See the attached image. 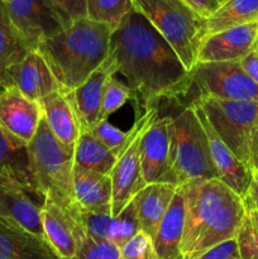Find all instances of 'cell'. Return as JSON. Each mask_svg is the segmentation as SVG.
Listing matches in <instances>:
<instances>
[{"label":"cell","instance_id":"6da1fadb","mask_svg":"<svg viewBox=\"0 0 258 259\" xmlns=\"http://www.w3.org/2000/svg\"><path fill=\"white\" fill-rule=\"evenodd\" d=\"M106 60L146 108L191 90V76L174 48L134 8L111 32Z\"/></svg>","mask_w":258,"mask_h":259},{"label":"cell","instance_id":"7a4b0ae2","mask_svg":"<svg viewBox=\"0 0 258 259\" xmlns=\"http://www.w3.org/2000/svg\"><path fill=\"white\" fill-rule=\"evenodd\" d=\"M179 190L185 207L182 259H196L215 245L237 238L247 210L237 192L219 179L196 180Z\"/></svg>","mask_w":258,"mask_h":259},{"label":"cell","instance_id":"3957f363","mask_svg":"<svg viewBox=\"0 0 258 259\" xmlns=\"http://www.w3.org/2000/svg\"><path fill=\"white\" fill-rule=\"evenodd\" d=\"M111 32L108 25L82 18L40 42L37 51L50 66L61 89L72 91L106 60Z\"/></svg>","mask_w":258,"mask_h":259},{"label":"cell","instance_id":"277c9868","mask_svg":"<svg viewBox=\"0 0 258 259\" xmlns=\"http://www.w3.org/2000/svg\"><path fill=\"white\" fill-rule=\"evenodd\" d=\"M75 147L61 143L42 116L34 137L28 144L30 175L34 186L47 201L67 210L73 200Z\"/></svg>","mask_w":258,"mask_h":259},{"label":"cell","instance_id":"5b68a950","mask_svg":"<svg viewBox=\"0 0 258 259\" xmlns=\"http://www.w3.org/2000/svg\"><path fill=\"white\" fill-rule=\"evenodd\" d=\"M133 8L174 48L190 72L196 66L200 45L206 35V19L182 0H133Z\"/></svg>","mask_w":258,"mask_h":259},{"label":"cell","instance_id":"8992f818","mask_svg":"<svg viewBox=\"0 0 258 259\" xmlns=\"http://www.w3.org/2000/svg\"><path fill=\"white\" fill-rule=\"evenodd\" d=\"M169 164L177 187L196 180L219 179L212 163L205 129L192 104L171 119Z\"/></svg>","mask_w":258,"mask_h":259},{"label":"cell","instance_id":"52a82bcc","mask_svg":"<svg viewBox=\"0 0 258 259\" xmlns=\"http://www.w3.org/2000/svg\"><path fill=\"white\" fill-rule=\"evenodd\" d=\"M196 104L218 136L245 166H250V144L258 125V101L197 98Z\"/></svg>","mask_w":258,"mask_h":259},{"label":"cell","instance_id":"ba28073f","mask_svg":"<svg viewBox=\"0 0 258 259\" xmlns=\"http://www.w3.org/2000/svg\"><path fill=\"white\" fill-rule=\"evenodd\" d=\"M158 116L157 106H148L143 115L137 114L128 137L116 154V161L110 172L113 200L111 217H118L121 210L132 202L136 195L146 186L142 176L141 146L142 138L154 119Z\"/></svg>","mask_w":258,"mask_h":259},{"label":"cell","instance_id":"9c48e42d","mask_svg":"<svg viewBox=\"0 0 258 259\" xmlns=\"http://www.w3.org/2000/svg\"><path fill=\"white\" fill-rule=\"evenodd\" d=\"M190 76L197 98L258 101V85L245 73L239 61L197 62Z\"/></svg>","mask_w":258,"mask_h":259},{"label":"cell","instance_id":"30bf717a","mask_svg":"<svg viewBox=\"0 0 258 259\" xmlns=\"http://www.w3.org/2000/svg\"><path fill=\"white\" fill-rule=\"evenodd\" d=\"M10 23L30 50L67 27L48 0H2Z\"/></svg>","mask_w":258,"mask_h":259},{"label":"cell","instance_id":"8fae6325","mask_svg":"<svg viewBox=\"0 0 258 259\" xmlns=\"http://www.w3.org/2000/svg\"><path fill=\"white\" fill-rule=\"evenodd\" d=\"M45 202L38 190L14 181H0V222L47 242L42 224Z\"/></svg>","mask_w":258,"mask_h":259},{"label":"cell","instance_id":"7c38bea8","mask_svg":"<svg viewBox=\"0 0 258 259\" xmlns=\"http://www.w3.org/2000/svg\"><path fill=\"white\" fill-rule=\"evenodd\" d=\"M171 116L154 119L142 138V176L146 185L172 184L177 186L169 164V123Z\"/></svg>","mask_w":258,"mask_h":259},{"label":"cell","instance_id":"4fadbf2b","mask_svg":"<svg viewBox=\"0 0 258 259\" xmlns=\"http://www.w3.org/2000/svg\"><path fill=\"white\" fill-rule=\"evenodd\" d=\"M38 101L25 98L14 86L0 88V129L29 144L42 119Z\"/></svg>","mask_w":258,"mask_h":259},{"label":"cell","instance_id":"5bb4252c","mask_svg":"<svg viewBox=\"0 0 258 259\" xmlns=\"http://www.w3.org/2000/svg\"><path fill=\"white\" fill-rule=\"evenodd\" d=\"M257 40L258 22L211 33L201 40L197 62L240 61L254 50Z\"/></svg>","mask_w":258,"mask_h":259},{"label":"cell","instance_id":"9a60e30c","mask_svg":"<svg viewBox=\"0 0 258 259\" xmlns=\"http://www.w3.org/2000/svg\"><path fill=\"white\" fill-rule=\"evenodd\" d=\"M191 104L194 106L197 118L201 121L205 129L212 163L217 169L219 180L244 200L248 189L250 186V182H252L253 171L244 163H242L235 157V154L230 151L229 147L223 142V139L218 136L201 109L192 101Z\"/></svg>","mask_w":258,"mask_h":259},{"label":"cell","instance_id":"2e32d148","mask_svg":"<svg viewBox=\"0 0 258 259\" xmlns=\"http://www.w3.org/2000/svg\"><path fill=\"white\" fill-rule=\"evenodd\" d=\"M7 86H14L25 98L38 103L61 89L52 70L37 50L30 51L13 70Z\"/></svg>","mask_w":258,"mask_h":259},{"label":"cell","instance_id":"e0dca14e","mask_svg":"<svg viewBox=\"0 0 258 259\" xmlns=\"http://www.w3.org/2000/svg\"><path fill=\"white\" fill-rule=\"evenodd\" d=\"M115 75L108 60L94 71L78 88L72 91H65L77 115L81 129H89L100 121L104 89L109 76Z\"/></svg>","mask_w":258,"mask_h":259},{"label":"cell","instance_id":"ac0fdd59","mask_svg":"<svg viewBox=\"0 0 258 259\" xmlns=\"http://www.w3.org/2000/svg\"><path fill=\"white\" fill-rule=\"evenodd\" d=\"M73 204L91 214H111L113 186L109 175L73 166Z\"/></svg>","mask_w":258,"mask_h":259},{"label":"cell","instance_id":"d6986e66","mask_svg":"<svg viewBox=\"0 0 258 259\" xmlns=\"http://www.w3.org/2000/svg\"><path fill=\"white\" fill-rule=\"evenodd\" d=\"M176 191L177 186L172 184H149L132 200L136 206L141 230L149 235L152 240L157 235Z\"/></svg>","mask_w":258,"mask_h":259},{"label":"cell","instance_id":"ffe728a7","mask_svg":"<svg viewBox=\"0 0 258 259\" xmlns=\"http://www.w3.org/2000/svg\"><path fill=\"white\" fill-rule=\"evenodd\" d=\"M42 224L46 239L56 254L61 259H75L77 227L67 210L46 200L42 209Z\"/></svg>","mask_w":258,"mask_h":259},{"label":"cell","instance_id":"44dd1931","mask_svg":"<svg viewBox=\"0 0 258 259\" xmlns=\"http://www.w3.org/2000/svg\"><path fill=\"white\" fill-rule=\"evenodd\" d=\"M42 114L53 136L66 146L75 147L81 132L80 123L72 104L62 89L39 101Z\"/></svg>","mask_w":258,"mask_h":259},{"label":"cell","instance_id":"7402d4cb","mask_svg":"<svg viewBox=\"0 0 258 259\" xmlns=\"http://www.w3.org/2000/svg\"><path fill=\"white\" fill-rule=\"evenodd\" d=\"M0 259H61L48 242L0 222Z\"/></svg>","mask_w":258,"mask_h":259},{"label":"cell","instance_id":"603a6c76","mask_svg":"<svg viewBox=\"0 0 258 259\" xmlns=\"http://www.w3.org/2000/svg\"><path fill=\"white\" fill-rule=\"evenodd\" d=\"M184 197L177 187L172 204L153 239V259H182L180 252L184 229Z\"/></svg>","mask_w":258,"mask_h":259},{"label":"cell","instance_id":"cb8c5ba5","mask_svg":"<svg viewBox=\"0 0 258 259\" xmlns=\"http://www.w3.org/2000/svg\"><path fill=\"white\" fill-rule=\"evenodd\" d=\"M0 181H14L35 189L30 175L28 144L3 129H0Z\"/></svg>","mask_w":258,"mask_h":259},{"label":"cell","instance_id":"d4e9b609","mask_svg":"<svg viewBox=\"0 0 258 259\" xmlns=\"http://www.w3.org/2000/svg\"><path fill=\"white\" fill-rule=\"evenodd\" d=\"M10 23L4 4L0 0V86H7L13 70L30 52Z\"/></svg>","mask_w":258,"mask_h":259},{"label":"cell","instance_id":"484cf974","mask_svg":"<svg viewBox=\"0 0 258 259\" xmlns=\"http://www.w3.org/2000/svg\"><path fill=\"white\" fill-rule=\"evenodd\" d=\"M116 154L101 144L88 129H81L75 144L73 163L78 168L101 175H110Z\"/></svg>","mask_w":258,"mask_h":259},{"label":"cell","instance_id":"4316f807","mask_svg":"<svg viewBox=\"0 0 258 259\" xmlns=\"http://www.w3.org/2000/svg\"><path fill=\"white\" fill-rule=\"evenodd\" d=\"M253 22H258V0H228L206 20L205 32L207 35Z\"/></svg>","mask_w":258,"mask_h":259},{"label":"cell","instance_id":"83f0119b","mask_svg":"<svg viewBox=\"0 0 258 259\" xmlns=\"http://www.w3.org/2000/svg\"><path fill=\"white\" fill-rule=\"evenodd\" d=\"M133 9V0H88V18L115 29Z\"/></svg>","mask_w":258,"mask_h":259},{"label":"cell","instance_id":"f1b7e54d","mask_svg":"<svg viewBox=\"0 0 258 259\" xmlns=\"http://www.w3.org/2000/svg\"><path fill=\"white\" fill-rule=\"evenodd\" d=\"M76 223V222H75ZM76 238H77V253L75 259H123L120 248L108 240H95L86 235V233L76 223Z\"/></svg>","mask_w":258,"mask_h":259},{"label":"cell","instance_id":"f546056e","mask_svg":"<svg viewBox=\"0 0 258 259\" xmlns=\"http://www.w3.org/2000/svg\"><path fill=\"white\" fill-rule=\"evenodd\" d=\"M245 207L244 219L235 239L240 259H258V209Z\"/></svg>","mask_w":258,"mask_h":259},{"label":"cell","instance_id":"4dcf8cb0","mask_svg":"<svg viewBox=\"0 0 258 259\" xmlns=\"http://www.w3.org/2000/svg\"><path fill=\"white\" fill-rule=\"evenodd\" d=\"M138 232H141V227H139L136 206H134V202L132 201L121 210L118 217L113 218L109 242L121 248Z\"/></svg>","mask_w":258,"mask_h":259},{"label":"cell","instance_id":"1f68e13d","mask_svg":"<svg viewBox=\"0 0 258 259\" xmlns=\"http://www.w3.org/2000/svg\"><path fill=\"white\" fill-rule=\"evenodd\" d=\"M132 99H136L133 90L126 83L121 82L119 78H116L115 75L109 76L105 83V89H104L100 120L108 119L111 114L119 110L124 104L128 103Z\"/></svg>","mask_w":258,"mask_h":259},{"label":"cell","instance_id":"d6a6232c","mask_svg":"<svg viewBox=\"0 0 258 259\" xmlns=\"http://www.w3.org/2000/svg\"><path fill=\"white\" fill-rule=\"evenodd\" d=\"M101 144L113 151L114 153L118 154L119 149L121 148L123 143L125 142L126 137H128V132H123L121 129L116 128L111 123H109L108 119L98 121L94 124L91 128L88 129Z\"/></svg>","mask_w":258,"mask_h":259},{"label":"cell","instance_id":"836d02e7","mask_svg":"<svg viewBox=\"0 0 258 259\" xmlns=\"http://www.w3.org/2000/svg\"><path fill=\"white\" fill-rule=\"evenodd\" d=\"M123 259H153V240L144 232H138L120 248Z\"/></svg>","mask_w":258,"mask_h":259},{"label":"cell","instance_id":"e575fe53","mask_svg":"<svg viewBox=\"0 0 258 259\" xmlns=\"http://www.w3.org/2000/svg\"><path fill=\"white\" fill-rule=\"evenodd\" d=\"M57 10L63 22L70 25L82 18H88V0H48Z\"/></svg>","mask_w":258,"mask_h":259},{"label":"cell","instance_id":"d590c367","mask_svg":"<svg viewBox=\"0 0 258 259\" xmlns=\"http://www.w3.org/2000/svg\"><path fill=\"white\" fill-rule=\"evenodd\" d=\"M240 258L237 239H230L215 245L196 259H238Z\"/></svg>","mask_w":258,"mask_h":259},{"label":"cell","instance_id":"8d00e7d4","mask_svg":"<svg viewBox=\"0 0 258 259\" xmlns=\"http://www.w3.org/2000/svg\"><path fill=\"white\" fill-rule=\"evenodd\" d=\"M196 14L204 19H209L215 14L228 0H182Z\"/></svg>","mask_w":258,"mask_h":259},{"label":"cell","instance_id":"74e56055","mask_svg":"<svg viewBox=\"0 0 258 259\" xmlns=\"http://www.w3.org/2000/svg\"><path fill=\"white\" fill-rule=\"evenodd\" d=\"M243 70L258 85V52L254 50L239 61Z\"/></svg>","mask_w":258,"mask_h":259},{"label":"cell","instance_id":"f35d334b","mask_svg":"<svg viewBox=\"0 0 258 259\" xmlns=\"http://www.w3.org/2000/svg\"><path fill=\"white\" fill-rule=\"evenodd\" d=\"M245 206L258 207V171L253 172V179L244 197Z\"/></svg>","mask_w":258,"mask_h":259},{"label":"cell","instance_id":"ab89813d","mask_svg":"<svg viewBox=\"0 0 258 259\" xmlns=\"http://www.w3.org/2000/svg\"><path fill=\"white\" fill-rule=\"evenodd\" d=\"M250 166H252V171H258V125L253 136L252 144H250Z\"/></svg>","mask_w":258,"mask_h":259},{"label":"cell","instance_id":"60d3db41","mask_svg":"<svg viewBox=\"0 0 258 259\" xmlns=\"http://www.w3.org/2000/svg\"><path fill=\"white\" fill-rule=\"evenodd\" d=\"M255 51H257V52H258V42H257V45H255Z\"/></svg>","mask_w":258,"mask_h":259},{"label":"cell","instance_id":"b9f144b4","mask_svg":"<svg viewBox=\"0 0 258 259\" xmlns=\"http://www.w3.org/2000/svg\"><path fill=\"white\" fill-rule=\"evenodd\" d=\"M255 209H258V207H255Z\"/></svg>","mask_w":258,"mask_h":259},{"label":"cell","instance_id":"7bdbcfd3","mask_svg":"<svg viewBox=\"0 0 258 259\" xmlns=\"http://www.w3.org/2000/svg\"><path fill=\"white\" fill-rule=\"evenodd\" d=\"M238 259H240V258H238Z\"/></svg>","mask_w":258,"mask_h":259},{"label":"cell","instance_id":"ee69618b","mask_svg":"<svg viewBox=\"0 0 258 259\" xmlns=\"http://www.w3.org/2000/svg\"><path fill=\"white\" fill-rule=\"evenodd\" d=\"M0 88H2V86H0Z\"/></svg>","mask_w":258,"mask_h":259},{"label":"cell","instance_id":"f6af8a7d","mask_svg":"<svg viewBox=\"0 0 258 259\" xmlns=\"http://www.w3.org/2000/svg\"><path fill=\"white\" fill-rule=\"evenodd\" d=\"M257 42H258V40H257Z\"/></svg>","mask_w":258,"mask_h":259}]
</instances>
